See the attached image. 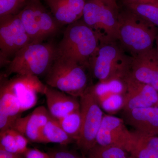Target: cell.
<instances>
[{
	"instance_id": "cell-28",
	"label": "cell",
	"mask_w": 158,
	"mask_h": 158,
	"mask_svg": "<svg viewBox=\"0 0 158 158\" xmlns=\"http://www.w3.org/2000/svg\"><path fill=\"white\" fill-rule=\"evenodd\" d=\"M48 152L52 158H81L74 152L67 149H53ZM82 158L86 157L83 155Z\"/></svg>"
},
{
	"instance_id": "cell-13",
	"label": "cell",
	"mask_w": 158,
	"mask_h": 158,
	"mask_svg": "<svg viewBox=\"0 0 158 158\" xmlns=\"http://www.w3.org/2000/svg\"><path fill=\"white\" fill-rule=\"evenodd\" d=\"M128 73L158 91V54L155 47L132 56Z\"/></svg>"
},
{
	"instance_id": "cell-10",
	"label": "cell",
	"mask_w": 158,
	"mask_h": 158,
	"mask_svg": "<svg viewBox=\"0 0 158 158\" xmlns=\"http://www.w3.org/2000/svg\"><path fill=\"white\" fill-rule=\"evenodd\" d=\"M121 81L125 90L122 108L123 111L153 106L157 104L158 91L150 85L137 81L128 73Z\"/></svg>"
},
{
	"instance_id": "cell-8",
	"label": "cell",
	"mask_w": 158,
	"mask_h": 158,
	"mask_svg": "<svg viewBox=\"0 0 158 158\" xmlns=\"http://www.w3.org/2000/svg\"><path fill=\"white\" fill-rule=\"evenodd\" d=\"M118 11L98 0H87L81 19L96 32L99 40H117Z\"/></svg>"
},
{
	"instance_id": "cell-19",
	"label": "cell",
	"mask_w": 158,
	"mask_h": 158,
	"mask_svg": "<svg viewBox=\"0 0 158 158\" xmlns=\"http://www.w3.org/2000/svg\"><path fill=\"white\" fill-rule=\"evenodd\" d=\"M22 112L16 97L4 83L1 82L0 88V116L16 120Z\"/></svg>"
},
{
	"instance_id": "cell-32",
	"label": "cell",
	"mask_w": 158,
	"mask_h": 158,
	"mask_svg": "<svg viewBox=\"0 0 158 158\" xmlns=\"http://www.w3.org/2000/svg\"><path fill=\"white\" fill-rule=\"evenodd\" d=\"M98 1L103 3L106 6H109L115 11H119V8L117 4L118 0H98Z\"/></svg>"
},
{
	"instance_id": "cell-36",
	"label": "cell",
	"mask_w": 158,
	"mask_h": 158,
	"mask_svg": "<svg viewBox=\"0 0 158 158\" xmlns=\"http://www.w3.org/2000/svg\"><path fill=\"white\" fill-rule=\"evenodd\" d=\"M157 105H158V102Z\"/></svg>"
},
{
	"instance_id": "cell-34",
	"label": "cell",
	"mask_w": 158,
	"mask_h": 158,
	"mask_svg": "<svg viewBox=\"0 0 158 158\" xmlns=\"http://www.w3.org/2000/svg\"><path fill=\"white\" fill-rule=\"evenodd\" d=\"M21 158H25V156L24 155Z\"/></svg>"
},
{
	"instance_id": "cell-16",
	"label": "cell",
	"mask_w": 158,
	"mask_h": 158,
	"mask_svg": "<svg viewBox=\"0 0 158 158\" xmlns=\"http://www.w3.org/2000/svg\"><path fill=\"white\" fill-rule=\"evenodd\" d=\"M125 123L139 131L158 135V106L137 108L123 111Z\"/></svg>"
},
{
	"instance_id": "cell-26",
	"label": "cell",
	"mask_w": 158,
	"mask_h": 158,
	"mask_svg": "<svg viewBox=\"0 0 158 158\" xmlns=\"http://www.w3.org/2000/svg\"><path fill=\"white\" fill-rule=\"evenodd\" d=\"M27 2V0H0V17L18 14Z\"/></svg>"
},
{
	"instance_id": "cell-5",
	"label": "cell",
	"mask_w": 158,
	"mask_h": 158,
	"mask_svg": "<svg viewBox=\"0 0 158 158\" xmlns=\"http://www.w3.org/2000/svg\"><path fill=\"white\" fill-rule=\"evenodd\" d=\"M85 67L57 55L46 73V85L80 98L88 87Z\"/></svg>"
},
{
	"instance_id": "cell-7",
	"label": "cell",
	"mask_w": 158,
	"mask_h": 158,
	"mask_svg": "<svg viewBox=\"0 0 158 158\" xmlns=\"http://www.w3.org/2000/svg\"><path fill=\"white\" fill-rule=\"evenodd\" d=\"M79 98L81 122L76 144L85 156L96 144L97 135L104 116L91 86L88 87Z\"/></svg>"
},
{
	"instance_id": "cell-4",
	"label": "cell",
	"mask_w": 158,
	"mask_h": 158,
	"mask_svg": "<svg viewBox=\"0 0 158 158\" xmlns=\"http://www.w3.org/2000/svg\"><path fill=\"white\" fill-rule=\"evenodd\" d=\"M56 45L52 43L31 42L15 53L2 77L12 74L38 77L46 74L57 56Z\"/></svg>"
},
{
	"instance_id": "cell-30",
	"label": "cell",
	"mask_w": 158,
	"mask_h": 158,
	"mask_svg": "<svg viewBox=\"0 0 158 158\" xmlns=\"http://www.w3.org/2000/svg\"><path fill=\"white\" fill-rule=\"evenodd\" d=\"M123 4L124 6L130 4H144V3H152L158 4V0H122Z\"/></svg>"
},
{
	"instance_id": "cell-17",
	"label": "cell",
	"mask_w": 158,
	"mask_h": 158,
	"mask_svg": "<svg viewBox=\"0 0 158 158\" xmlns=\"http://www.w3.org/2000/svg\"><path fill=\"white\" fill-rule=\"evenodd\" d=\"M55 19L61 25L81 19L86 0H44Z\"/></svg>"
},
{
	"instance_id": "cell-12",
	"label": "cell",
	"mask_w": 158,
	"mask_h": 158,
	"mask_svg": "<svg viewBox=\"0 0 158 158\" xmlns=\"http://www.w3.org/2000/svg\"><path fill=\"white\" fill-rule=\"evenodd\" d=\"M132 132L125 126L122 118L104 116L97 135L96 144L117 146L127 152L131 138Z\"/></svg>"
},
{
	"instance_id": "cell-20",
	"label": "cell",
	"mask_w": 158,
	"mask_h": 158,
	"mask_svg": "<svg viewBox=\"0 0 158 158\" xmlns=\"http://www.w3.org/2000/svg\"><path fill=\"white\" fill-rule=\"evenodd\" d=\"M74 141L65 132L57 119L51 117L40 132V143H57L67 145Z\"/></svg>"
},
{
	"instance_id": "cell-33",
	"label": "cell",
	"mask_w": 158,
	"mask_h": 158,
	"mask_svg": "<svg viewBox=\"0 0 158 158\" xmlns=\"http://www.w3.org/2000/svg\"><path fill=\"white\" fill-rule=\"evenodd\" d=\"M155 44H156V46L155 47L158 54V33L157 34L156 37L155 43Z\"/></svg>"
},
{
	"instance_id": "cell-31",
	"label": "cell",
	"mask_w": 158,
	"mask_h": 158,
	"mask_svg": "<svg viewBox=\"0 0 158 158\" xmlns=\"http://www.w3.org/2000/svg\"><path fill=\"white\" fill-rule=\"evenodd\" d=\"M23 156V154L15 153L0 149V158H21Z\"/></svg>"
},
{
	"instance_id": "cell-37",
	"label": "cell",
	"mask_w": 158,
	"mask_h": 158,
	"mask_svg": "<svg viewBox=\"0 0 158 158\" xmlns=\"http://www.w3.org/2000/svg\"></svg>"
},
{
	"instance_id": "cell-15",
	"label": "cell",
	"mask_w": 158,
	"mask_h": 158,
	"mask_svg": "<svg viewBox=\"0 0 158 158\" xmlns=\"http://www.w3.org/2000/svg\"><path fill=\"white\" fill-rule=\"evenodd\" d=\"M44 95L47 109L52 117L59 119L80 108L78 97L46 85Z\"/></svg>"
},
{
	"instance_id": "cell-14",
	"label": "cell",
	"mask_w": 158,
	"mask_h": 158,
	"mask_svg": "<svg viewBox=\"0 0 158 158\" xmlns=\"http://www.w3.org/2000/svg\"><path fill=\"white\" fill-rule=\"evenodd\" d=\"M52 117L47 109L40 106L27 116L20 117L13 128L22 134L29 141L40 143L41 130Z\"/></svg>"
},
{
	"instance_id": "cell-23",
	"label": "cell",
	"mask_w": 158,
	"mask_h": 158,
	"mask_svg": "<svg viewBox=\"0 0 158 158\" xmlns=\"http://www.w3.org/2000/svg\"><path fill=\"white\" fill-rule=\"evenodd\" d=\"M57 120L65 132L76 142L80 134L81 122L80 108Z\"/></svg>"
},
{
	"instance_id": "cell-18",
	"label": "cell",
	"mask_w": 158,
	"mask_h": 158,
	"mask_svg": "<svg viewBox=\"0 0 158 158\" xmlns=\"http://www.w3.org/2000/svg\"><path fill=\"white\" fill-rule=\"evenodd\" d=\"M127 152L135 158H158V135L132 132Z\"/></svg>"
},
{
	"instance_id": "cell-2",
	"label": "cell",
	"mask_w": 158,
	"mask_h": 158,
	"mask_svg": "<svg viewBox=\"0 0 158 158\" xmlns=\"http://www.w3.org/2000/svg\"><path fill=\"white\" fill-rule=\"evenodd\" d=\"M125 52L117 40H99L88 63L92 75L103 83L122 81L128 73L132 58Z\"/></svg>"
},
{
	"instance_id": "cell-6",
	"label": "cell",
	"mask_w": 158,
	"mask_h": 158,
	"mask_svg": "<svg viewBox=\"0 0 158 158\" xmlns=\"http://www.w3.org/2000/svg\"><path fill=\"white\" fill-rule=\"evenodd\" d=\"M18 15L32 42H43L53 37L62 26L40 0H27Z\"/></svg>"
},
{
	"instance_id": "cell-11",
	"label": "cell",
	"mask_w": 158,
	"mask_h": 158,
	"mask_svg": "<svg viewBox=\"0 0 158 158\" xmlns=\"http://www.w3.org/2000/svg\"><path fill=\"white\" fill-rule=\"evenodd\" d=\"M2 77L4 80H1V82L4 83L16 97L22 113L36 104L38 94H44L46 85L43 84L37 76L16 75L9 80Z\"/></svg>"
},
{
	"instance_id": "cell-24",
	"label": "cell",
	"mask_w": 158,
	"mask_h": 158,
	"mask_svg": "<svg viewBox=\"0 0 158 158\" xmlns=\"http://www.w3.org/2000/svg\"><path fill=\"white\" fill-rule=\"evenodd\" d=\"M124 150L113 145L96 144L89 150L86 158H127Z\"/></svg>"
},
{
	"instance_id": "cell-21",
	"label": "cell",
	"mask_w": 158,
	"mask_h": 158,
	"mask_svg": "<svg viewBox=\"0 0 158 158\" xmlns=\"http://www.w3.org/2000/svg\"><path fill=\"white\" fill-rule=\"evenodd\" d=\"M29 141L14 129L0 132V149L24 155L28 148Z\"/></svg>"
},
{
	"instance_id": "cell-9",
	"label": "cell",
	"mask_w": 158,
	"mask_h": 158,
	"mask_svg": "<svg viewBox=\"0 0 158 158\" xmlns=\"http://www.w3.org/2000/svg\"><path fill=\"white\" fill-rule=\"evenodd\" d=\"M31 42L18 15L0 17V64L7 66L10 58Z\"/></svg>"
},
{
	"instance_id": "cell-22",
	"label": "cell",
	"mask_w": 158,
	"mask_h": 158,
	"mask_svg": "<svg viewBox=\"0 0 158 158\" xmlns=\"http://www.w3.org/2000/svg\"><path fill=\"white\" fill-rule=\"evenodd\" d=\"M124 6L134 14L158 28V4L144 3Z\"/></svg>"
},
{
	"instance_id": "cell-35",
	"label": "cell",
	"mask_w": 158,
	"mask_h": 158,
	"mask_svg": "<svg viewBox=\"0 0 158 158\" xmlns=\"http://www.w3.org/2000/svg\"><path fill=\"white\" fill-rule=\"evenodd\" d=\"M130 158H135L133 157H132V156H131V157H130Z\"/></svg>"
},
{
	"instance_id": "cell-29",
	"label": "cell",
	"mask_w": 158,
	"mask_h": 158,
	"mask_svg": "<svg viewBox=\"0 0 158 158\" xmlns=\"http://www.w3.org/2000/svg\"><path fill=\"white\" fill-rule=\"evenodd\" d=\"M25 158H52L48 152H44L36 148H28L24 154Z\"/></svg>"
},
{
	"instance_id": "cell-1",
	"label": "cell",
	"mask_w": 158,
	"mask_h": 158,
	"mask_svg": "<svg viewBox=\"0 0 158 158\" xmlns=\"http://www.w3.org/2000/svg\"><path fill=\"white\" fill-rule=\"evenodd\" d=\"M117 41L132 56L154 47L158 28L125 8L118 11Z\"/></svg>"
},
{
	"instance_id": "cell-3",
	"label": "cell",
	"mask_w": 158,
	"mask_h": 158,
	"mask_svg": "<svg viewBox=\"0 0 158 158\" xmlns=\"http://www.w3.org/2000/svg\"><path fill=\"white\" fill-rule=\"evenodd\" d=\"M99 44L98 34L82 19L67 25L56 45L57 55L88 67Z\"/></svg>"
},
{
	"instance_id": "cell-27",
	"label": "cell",
	"mask_w": 158,
	"mask_h": 158,
	"mask_svg": "<svg viewBox=\"0 0 158 158\" xmlns=\"http://www.w3.org/2000/svg\"><path fill=\"white\" fill-rule=\"evenodd\" d=\"M98 102L103 110L106 111H114L122 108L123 97L120 94H113Z\"/></svg>"
},
{
	"instance_id": "cell-25",
	"label": "cell",
	"mask_w": 158,
	"mask_h": 158,
	"mask_svg": "<svg viewBox=\"0 0 158 158\" xmlns=\"http://www.w3.org/2000/svg\"><path fill=\"white\" fill-rule=\"evenodd\" d=\"M91 87L98 101L106 98L108 94H120L124 90V85L120 80H113L106 83L99 82Z\"/></svg>"
}]
</instances>
